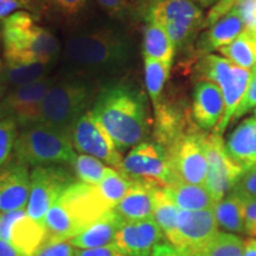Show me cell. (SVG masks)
Instances as JSON below:
<instances>
[{"instance_id":"cell-1","label":"cell","mask_w":256,"mask_h":256,"mask_svg":"<svg viewBox=\"0 0 256 256\" xmlns=\"http://www.w3.org/2000/svg\"><path fill=\"white\" fill-rule=\"evenodd\" d=\"M90 112L110 134L119 152L142 142L148 134L146 96L134 86L118 83L104 88Z\"/></svg>"},{"instance_id":"cell-2","label":"cell","mask_w":256,"mask_h":256,"mask_svg":"<svg viewBox=\"0 0 256 256\" xmlns=\"http://www.w3.org/2000/svg\"><path fill=\"white\" fill-rule=\"evenodd\" d=\"M110 210L98 185L75 182L63 191L48 211L44 241H69L89 223Z\"/></svg>"},{"instance_id":"cell-3","label":"cell","mask_w":256,"mask_h":256,"mask_svg":"<svg viewBox=\"0 0 256 256\" xmlns=\"http://www.w3.org/2000/svg\"><path fill=\"white\" fill-rule=\"evenodd\" d=\"M6 64H51L60 51V42L49 30L36 24L28 11H17L2 22Z\"/></svg>"},{"instance_id":"cell-4","label":"cell","mask_w":256,"mask_h":256,"mask_svg":"<svg viewBox=\"0 0 256 256\" xmlns=\"http://www.w3.org/2000/svg\"><path fill=\"white\" fill-rule=\"evenodd\" d=\"M14 156L26 166L72 165L76 156L70 134L42 124L22 130L16 139Z\"/></svg>"},{"instance_id":"cell-5","label":"cell","mask_w":256,"mask_h":256,"mask_svg":"<svg viewBox=\"0 0 256 256\" xmlns=\"http://www.w3.org/2000/svg\"><path fill=\"white\" fill-rule=\"evenodd\" d=\"M128 58L127 43L110 30L74 34L64 46V60L81 70H96L122 64Z\"/></svg>"},{"instance_id":"cell-6","label":"cell","mask_w":256,"mask_h":256,"mask_svg":"<svg viewBox=\"0 0 256 256\" xmlns=\"http://www.w3.org/2000/svg\"><path fill=\"white\" fill-rule=\"evenodd\" d=\"M90 100L92 89L82 80L68 78L52 82L42 101L37 124L70 133Z\"/></svg>"},{"instance_id":"cell-7","label":"cell","mask_w":256,"mask_h":256,"mask_svg":"<svg viewBox=\"0 0 256 256\" xmlns=\"http://www.w3.org/2000/svg\"><path fill=\"white\" fill-rule=\"evenodd\" d=\"M146 20L164 30L174 49L188 43L203 25V12L192 0H150Z\"/></svg>"},{"instance_id":"cell-8","label":"cell","mask_w":256,"mask_h":256,"mask_svg":"<svg viewBox=\"0 0 256 256\" xmlns=\"http://www.w3.org/2000/svg\"><path fill=\"white\" fill-rule=\"evenodd\" d=\"M119 172L132 180L150 182L162 188L178 182L165 148L156 142H142L134 146L124 158Z\"/></svg>"},{"instance_id":"cell-9","label":"cell","mask_w":256,"mask_h":256,"mask_svg":"<svg viewBox=\"0 0 256 256\" xmlns=\"http://www.w3.org/2000/svg\"><path fill=\"white\" fill-rule=\"evenodd\" d=\"M206 136V133H200L196 128L178 138L165 150L178 182L206 186L208 174Z\"/></svg>"},{"instance_id":"cell-10","label":"cell","mask_w":256,"mask_h":256,"mask_svg":"<svg viewBox=\"0 0 256 256\" xmlns=\"http://www.w3.org/2000/svg\"><path fill=\"white\" fill-rule=\"evenodd\" d=\"M75 183L74 176L60 165L38 166L30 174V194L28 216L44 226L48 211L69 185Z\"/></svg>"},{"instance_id":"cell-11","label":"cell","mask_w":256,"mask_h":256,"mask_svg":"<svg viewBox=\"0 0 256 256\" xmlns=\"http://www.w3.org/2000/svg\"><path fill=\"white\" fill-rule=\"evenodd\" d=\"M218 232L214 210H179L176 232L168 243L190 256H203Z\"/></svg>"},{"instance_id":"cell-12","label":"cell","mask_w":256,"mask_h":256,"mask_svg":"<svg viewBox=\"0 0 256 256\" xmlns=\"http://www.w3.org/2000/svg\"><path fill=\"white\" fill-rule=\"evenodd\" d=\"M69 134L76 151L102 160L119 171L124 160L121 152L118 151L110 134L92 116V112L81 115Z\"/></svg>"},{"instance_id":"cell-13","label":"cell","mask_w":256,"mask_h":256,"mask_svg":"<svg viewBox=\"0 0 256 256\" xmlns=\"http://www.w3.org/2000/svg\"><path fill=\"white\" fill-rule=\"evenodd\" d=\"M206 152L208 160L206 186L214 200L220 202L232 191L244 171L226 154L224 142L220 134H206Z\"/></svg>"},{"instance_id":"cell-14","label":"cell","mask_w":256,"mask_h":256,"mask_svg":"<svg viewBox=\"0 0 256 256\" xmlns=\"http://www.w3.org/2000/svg\"><path fill=\"white\" fill-rule=\"evenodd\" d=\"M52 83L46 78L17 87L0 104V119H12L25 128L38 122L40 104Z\"/></svg>"},{"instance_id":"cell-15","label":"cell","mask_w":256,"mask_h":256,"mask_svg":"<svg viewBox=\"0 0 256 256\" xmlns=\"http://www.w3.org/2000/svg\"><path fill=\"white\" fill-rule=\"evenodd\" d=\"M0 238L22 256H32L46 240V226L30 218L26 210L0 214Z\"/></svg>"},{"instance_id":"cell-16","label":"cell","mask_w":256,"mask_h":256,"mask_svg":"<svg viewBox=\"0 0 256 256\" xmlns=\"http://www.w3.org/2000/svg\"><path fill=\"white\" fill-rule=\"evenodd\" d=\"M165 238L153 218L121 223L113 247L127 256H151L156 244Z\"/></svg>"},{"instance_id":"cell-17","label":"cell","mask_w":256,"mask_h":256,"mask_svg":"<svg viewBox=\"0 0 256 256\" xmlns=\"http://www.w3.org/2000/svg\"><path fill=\"white\" fill-rule=\"evenodd\" d=\"M30 194L26 165L16 162L0 168V214L25 210Z\"/></svg>"},{"instance_id":"cell-18","label":"cell","mask_w":256,"mask_h":256,"mask_svg":"<svg viewBox=\"0 0 256 256\" xmlns=\"http://www.w3.org/2000/svg\"><path fill=\"white\" fill-rule=\"evenodd\" d=\"M224 112V98L218 84L211 81L198 83L194 92L192 115L194 122L204 130L217 126Z\"/></svg>"},{"instance_id":"cell-19","label":"cell","mask_w":256,"mask_h":256,"mask_svg":"<svg viewBox=\"0 0 256 256\" xmlns=\"http://www.w3.org/2000/svg\"><path fill=\"white\" fill-rule=\"evenodd\" d=\"M156 188H159V185L150 182L132 180L130 190L114 208V211L126 222L153 218Z\"/></svg>"},{"instance_id":"cell-20","label":"cell","mask_w":256,"mask_h":256,"mask_svg":"<svg viewBox=\"0 0 256 256\" xmlns=\"http://www.w3.org/2000/svg\"><path fill=\"white\" fill-rule=\"evenodd\" d=\"M156 126L154 139L156 142L166 150L171 146L178 138L184 136L196 127L188 120L186 112L182 110L178 106L171 104L170 102H162L154 108Z\"/></svg>"},{"instance_id":"cell-21","label":"cell","mask_w":256,"mask_h":256,"mask_svg":"<svg viewBox=\"0 0 256 256\" xmlns=\"http://www.w3.org/2000/svg\"><path fill=\"white\" fill-rule=\"evenodd\" d=\"M124 220L114 210L107 211L84 226L69 243L76 249H94L112 246Z\"/></svg>"},{"instance_id":"cell-22","label":"cell","mask_w":256,"mask_h":256,"mask_svg":"<svg viewBox=\"0 0 256 256\" xmlns=\"http://www.w3.org/2000/svg\"><path fill=\"white\" fill-rule=\"evenodd\" d=\"M226 152L243 171L256 165V119L249 118L238 126L226 139Z\"/></svg>"},{"instance_id":"cell-23","label":"cell","mask_w":256,"mask_h":256,"mask_svg":"<svg viewBox=\"0 0 256 256\" xmlns=\"http://www.w3.org/2000/svg\"><path fill=\"white\" fill-rule=\"evenodd\" d=\"M164 188L166 196L174 203L179 210L200 211L212 210L217 202L204 185L176 182Z\"/></svg>"},{"instance_id":"cell-24","label":"cell","mask_w":256,"mask_h":256,"mask_svg":"<svg viewBox=\"0 0 256 256\" xmlns=\"http://www.w3.org/2000/svg\"><path fill=\"white\" fill-rule=\"evenodd\" d=\"M244 31V25L235 11L229 12L215 24L211 25L206 34L198 42V49L200 52L208 54L220 49L238 38Z\"/></svg>"},{"instance_id":"cell-25","label":"cell","mask_w":256,"mask_h":256,"mask_svg":"<svg viewBox=\"0 0 256 256\" xmlns=\"http://www.w3.org/2000/svg\"><path fill=\"white\" fill-rule=\"evenodd\" d=\"M252 78V70H246L238 66H232V78L226 87H223L222 90L223 98H224V112L220 122L214 130V133L222 134L228 126L229 121L232 119L235 114L236 108L238 107L243 95L247 92L249 83Z\"/></svg>"},{"instance_id":"cell-26","label":"cell","mask_w":256,"mask_h":256,"mask_svg":"<svg viewBox=\"0 0 256 256\" xmlns=\"http://www.w3.org/2000/svg\"><path fill=\"white\" fill-rule=\"evenodd\" d=\"M243 206L244 200L235 192H230L226 197L217 202L214 206V215L218 229L232 234H243Z\"/></svg>"},{"instance_id":"cell-27","label":"cell","mask_w":256,"mask_h":256,"mask_svg":"<svg viewBox=\"0 0 256 256\" xmlns=\"http://www.w3.org/2000/svg\"><path fill=\"white\" fill-rule=\"evenodd\" d=\"M176 49L168 34L158 25L147 22L144 34V57L172 66Z\"/></svg>"},{"instance_id":"cell-28","label":"cell","mask_w":256,"mask_h":256,"mask_svg":"<svg viewBox=\"0 0 256 256\" xmlns=\"http://www.w3.org/2000/svg\"><path fill=\"white\" fill-rule=\"evenodd\" d=\"M220 52L235 66L246 70L252 69L256 56V40L247 31H243L232 43L220 48Z\"/></svg>"},{"instance_id":"cell-29","label":"cell","mask_w":256,"mask_h":256,"mask_svg":"<svg viewBox=\"0 0 256 256\" xmlns=\"http://www.w3.org/2000/svg\"><path fill=\"white\" fill-rule=\"evenodd\" d=\"M179 209L174 203L166 196L164 188H156L154 191V209H153V220L162 229L165 238L170 242L174 238L177 226V217Z\"/></svg>"},{"instance_id":"cell-30","label":"cell","mask_w":256,"mask_h":256,"mask_svg":"<svg viewBox=\"0 0 256 256\" xmlns=\"http://www.w3.org/2000/svg\"><path fill=\"white\" fill-rule=\"evenodd\" d=\"M130 185H132V179L120 174L116 170L108 168L102 180L98 184V188L107 206L114 210V208L120 203V200L130 190Z\"/></svg>"},{"instance_id":"cell-31","label":"cell","mask_w":256,"mask_h":256,"mask_svg":"<svg viewBox=\"0 0 256 256\" xmlns=\"http://www.w3.org/2000/svg\"><path fill=\"white\" fill-rule=\"evenodd\" d=\"M50 64L31 63V64H6L2 83H8L14 87L28 84L38 80L46 78Z\"/></svg>"},{"instance_id":"cell-32","label":"cell","mask_w":256,"mask_h":256,"mask_svg":"<svg viewBox=\"0 0 256 256\" xmlns=\"http://www.w3.org/2000/svg\"><path fill=\"white\" fill-rule=\"evenodd\" d=\"M170 69H171V66L145 57V83L147 92L151 98L153 110L158 107L162 100V92L168 81Z\"/></svg>"},{"instance_id":"cell-33","label":"cell","mask_w":256,"mask_h":256,"mask_svg":"<svg viewBox=\"0 0 256 256\" xmlns=\"http://www.w3.org/2000/svg\"><path fill=\"white\" fill-rule=\"evenodd\" d=\"M232 66L226 58L216 55H208L198 64V75L206 81L215 82L223 88L232 78Z\"/></svg>"},{"instance_id":"cell-34","label":"cell","mask_w":256,"mask_h":256,"mask_svg":"<svg viewBox=\"0 0 256 256\" xmlns=\"http://www.w3.org/2000/svg\"><path fill=\"white\" fill-rule=\"evenodd\" d=\"M89 0H40V10L64 22H74L87 8Z\"/></svg>"},{"instance_id":"cell-35","label":"cell","mask_w":256,"mask_h":256,"mask_svg":"<svg viewBox=\"0 0 256 256\" xmlns=\"http://www.w3.org/2000/svg\"><path fill=\"white\" fill-rule=\"evenodd\" d=\"M72 166L80 182L89 185H98L100 183L108 168L101 160L87 154L76 156Z\"/></svg>"},{"instance_id":"cell-36","label":"cell","mask_w":256,"mask_h":256,"mask_svg":"<svg viewBox=\"0 0 256 256\" xmlns=\"http://www.w3.org/2000/svg\"><path fill=\"white\" fill-rule=\"evenodd\" d=\"M244 240L236 234L218 232L203 256H242Z\"/></svg>"},{"instance_id":"cell-37","label":"cell","mask_w":256,"mask_h":256,"mask_svg":"<svg viewBox=\"0 0 256 256\" xmlns=\"http://www.w3.org/2000/svg\"><path fill=\"white\" fill-rule=\"evenodd\" d=\"M18 124L12 119H0V168H2L11 156L17 139Z\"/></svg>"},{"instance_id":"cell-38","label":"cell","mask_w":256,"mask_h":256,"mask_svg":"<svg viewBox=\"0 0 256 256\" xmlns=\"http://www.w3.org/2000/svg\"><path fill=\"white\" fill-rule=\"evenodd\" d=\"M232 192L238 194L243 200L256 198V165L243 172Z\"/></svg>"},{"instance_id":"cell-39","label":"cell","mask_w":256,"mask_h":256,"mask_svg":"<svg viewBox=\"0 0 256 256\" xmlns=\"http://www.w3.org/2000/svg\"><path fill=\"white\" fill-rule=\"evenodd\" d=\"M75 252L68 241H44L32 256H75Z\"/></svg>"},{"instance_id":"cell-40","label":"cell","mask_w":256,"mask_h":256,"mask_svg":"<svg viewBox=\"0 0 256 256\" xmlns=\"http://www.w3.org/2000/svg\"><path fill=\"white\" fill-rule=\"evenodd\" d=\"M40 8V0H0V19L8 18L19 8Z\"/></svg>"},{"instance_id":"cell-41","label":"cell","mask_w":256,"mask_h":256,"mask_svg":"<svg viewBox=\"0 0 256 256\" xmlns=\"http://www.w3.org/2000/svg\"><path fill=\"white\" fill-rule=\"evenodd\" d=\"M243 222H244L243 234L250 236L252 238H256V198L244 200Z\"/></svg>"},{"instance_id":"cell-42","label":"cell","mask_w":256,"mask_h":256,"mask_svg":"<svg viewBox=\"0 0 256 256\" xmlns=\"http://www.w3.org/2000/svg\"><path fill=\"white\" fill-rule=\"evenodd\" d=\"M256 106V76H252L250 83H249L247 92L243 95L241 102H240L238 107L236 108L235 114H234V119H238L248 113L252 108Z\"/></svg>"},{"instance_id":"cell-43","label":"cell","mask_w":256,"mask_h":256,"mask_svg":"<svg viewBox=\"0 0 256 256\" xmlns=\"http://www.w3.org/2000/svg\"><path fill=\"white\" fill-rule=\"evenodd\" d=\"M75 256H127L116 250L113 246L94 249H76Z\"/></svg>"},{"instance_id":"cell-44","label":"cell","mask_w":256,"mask_h":256,"mask_svg":"<svg viewBox=\"0 0 256 256\" xmlns=\"http://www.w3.org/2000/svg\"><path fill=\"white\" fill-rule=\"evenodd\" d=\"M98 2L112 16H121L128 8L127 0H98Z\"/></svg>"},{"instance_id":"cell-45","label":"cell","mask_w":256,"mask_h":256,"mask_svg":"<svg viewBox=\"0 0 256 256\" xmlns=\"http://www.w3.org/2000/svg\"><path fill=\"white\" fill-rule=\"evenodd\" d=\"M151 256H190L185 254L182 250H179L171 243L168 242H160L159 244H156L154 249H153Z\"/></svg>"},{"instance_id":"cell-46","label":"cell","mask_w":256,"mask_h":256,"mask_svg":"<svg viewBox=\"0 0 256 256\" xmlns=\"http://www.w3.org/2000/svg\"><path fill=\"white\" fill-rule=\"evenodd\" d=\"M0 256H22L10 243L0 238Z\"/></svg>"},{"instance_id":"cell-47","label":"cell","mask_w":256,"mask_h":256,"mask_svg":"<svg viewBox=\"0 0 256 256\" xmlns=\"http://www.w3.org/2000/svg\"><path fill=\"white\" fill-rule=\"evenodd\" d=\"M242 256H256V238L246 240Z\"/></svg>"},{"instance_id":"cell-48","label":"cell","mask_w":256,"mask_h":256,"mask_svg":"<svg viewBox=\"0 0 256 256\" xmlns=\"http://www.w3.org/2000/svg\"><path fill=\"white\" fill-rule=\"evenodd\" d=\"M192 2H198V4H200L202 6H204V8H206V6H211V5L216 4V2H218L220 0H192Z\"/></svg>"},{"instance_id":"cell-49","label":"cell","mask_w":256,"mask_h":256,"mask_svg":"<svg viewBox=\"0 0 256 256\" xmlns=\"http://www.w3.org/2000/svg\"><path fill=\"white\" fill-rule=\"evenodd\" d=\"M4 72H5V66H2V62H0V83H2V78H4Z\"/></svg>"},{"instance_id":"cell-50","label":"cell","mask_w":256,"mask_h":256,"mask_svg":"<svg viewBox=\"0 0 256 256\" xmlns=\"http://www.w3.org/2000/svg\"><path fill=\"white\" fill-rule=\"evenodd\" d=\"M5 90H6V84H4V83H0V98L4 95Z\"/></svg>"},{"instance_id":"cell-51","label":"cell","mask_w":256,"mask_h":256,"mask_svg":"<svg viewBox=\"0 0 256 256\" xmlns=\"http://www.w3.org/2000/svg\"><path fill=\"white\" fill-rule=\"evenodd\" d=\"M252 76H256V56H255L254 66H252Z\"/></svg>"},{"instance_id":"cell-52","label":"cell","mask_w":256,"mask_h":256,"mask_svg":"<svg viewBox=\"0 0 256 256\" xmlns=\"http://www.w3.org/2000/svg\"><path fill=\"white\" fill-rule=\"evenodd\" d=\"M134 2H145V4H147L150 0H134Z\"/></svg>"},{"instance_id":"cell-53","label":"cell","mask_w":256,"mask_h":256,"mask_svg":"<svg viewBox=\"0 0 256 256\" xmlns=\"http://www.w3.org/2000/svg\"><path fill=\"white\" fill-rule=\"evenodd\" d=\"M254 114H255V118H256V110H255V112H254Z\"/></svg>"}]
</instances>
